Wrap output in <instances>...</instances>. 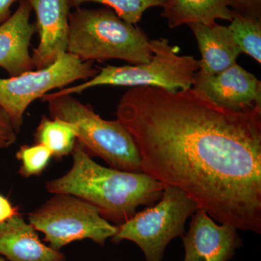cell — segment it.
<instances>
[{
    "mask_svg": "<svg viewBox=\"0 0 261 261\" xmlns=\"http://www.w3.org/2000/svg\"><path fill=\"white\" fill-rule=\"evenodd\" d=\"M116 115L142 173L182 190L214 221L261 232V106L233 111L194 88L137 87Z\"/></svg>",
    "mask_w": 261,
    "mask_h": 261,
    "instance_id": "obj_1",
    "label": "cell"
},
{
    "mask_svg": "<svg viewBox=\"0 0 261 261\" xmlns=\"http://www.w3.org/2000/svg\"><path fill=\"white\" fill-rule=\"evenodd\" d=\"M73 166L64 176L48 181L47 191L75 196L97 207L116 226L128 221L140 206L159 202L164 187L144 173L106 168L94 162L80 142L72 151Z\"/></svg>",
    "mask_w": 261,
    "mask_h": 261,
    "instance_id": "obj_2",
    "label": "cell"
},
{
    "mask_svg": "<svg viewBox=\"0 0 261 261\" xmlns=\"http://www.w3.org/2000/svg\"><path fill=\"white\" fill-rule=\"evenodd\" d=\"M149 42L142 29L123 20L111 8L80 7L70 13L67 53L81 61L118 59L143 64L152 57Z\"/></svg>",
    "mask_w": 261,
    "mask_h": 261,
    "instance_id": "obj_3",
    "label": "cell"
},
{
    "mask_svg": "<svg viewBox=\"0 0 261 261\" xmlns=\"http://www.w3.org/2000/svg\"><path fill=\"white\" fill-rule=\"evenodd\" d=\"M41 99L47 103L51 118L73 123L77 142L91 157L100 158L115 169L142 173L135 141L118 120L103 119L90 105L73 94L48 93Z\"/></svg>",
    "mask_w": 261,
    "mask_h": 261,
    "instance_id": "obj_4",
    "label": "cell"
},
{
    "mask_svg": "<svg viewBox=\"0 0 261 261\" xmlns=\"http://www.w3.org/2000/svg\"><path fill=\"white\" fill-rule=\"evenodd\" d=\"M152 57L148 63L123 66L107 65L99 68L93 78L84 83L53 92L55 95L80 94L99 86L152 87L168 91L191 88L200 61L188 56H179L180 48L172 46L166 38L150 40Z\"/></svg>",
    "mask_w": 261,
    "mask_h": 261,
    "instance_id": "obj_5",
    "label": "cell"
},
{
    "mask_svg": "<svg viewBox=\"0 0 261 261\" xmlns=\"http://www.w3.org/2000/svg\"><path fill=\"white\" fill-rule=\"evenodd\" d=\"M197 209L195 201L182 190L165 187L156 205L116 226L111 242L129 240L140 247L146 261H162L166 247L173 239L185 235L187 220Z\"/></svg>",
    "mask_w": 261,
    "mask_h": 261,
    "instance_id": "obj_6",
    "label": "cell"
},
{
    "mask_svg": "<svg viewBox=\"0 0 261 261\" xmlns=\"http://www.w3.org/2000/svg\"><path fill=\"white\" fill-rule=\"evenodd\" d=\"M54 197L29 214V224L44 234L54 250L89 239L99 245L112 238L117 226L103 219L97 207L75 196L55 194Z\"/></svg>",
    "mask_w": 261,
    "mask_h": 261,
    "instance_id": "obj_7",
    "label": "cell"
},
{
    "mask_svg": "<svg viewBox=\"0 0 261 261\" xmlns=\"http://www.w3.org/2000/svg\"><path fill=\"white\" fill-rule=\"evenodd\" d=\"M98 72L93 62H84L74 55L65 53L47 68L0 79V106L10 116L18 134L24 113L34 100L41 99L53 89H63L75 81L90 80Z\"/></svg>",
    "mask_w": 261,
    "mask_h": 261,
    "instance_id": "obj_8",
    "label": "cell"
},
{
    "mask_svg": "<svg viewBox=\"0 0 261 261\" xmlns=\"http://www.w3.org/2000/svg\"><path fill=\"white\" fill-rule=\"evenodd\" d=\"M181 238L185 248L184 261H228L243 245L238 228L218 225L202 209L195 211L188 232Z\"/></svg>",
    "mask_w": 261,
    "mask_h": 261,
    "instance_id": "obj_9",
    "label": "cell"
},
{
    "mask_svg": "<svg viewBox=\"0 0 261 261\" xmlns=\"http://www.w3.org/2000/svg\"><path fill=\"white\" fill-rule=\"evenodd\" d=\"M193 88L211 100L233 111L261 106V82L237 63L214 75L196 73Z\"/></svg>",
    "mask_w": 261,
    "mask_h": 261,
    "instance_id": "obj_10",
    "label": "cell"
},
{
    "mask_svg": "<svg viewBox=\"0 0 261 261\" xmlns=\"http://www.w3.org/2000/svg\"><path fill=\"white\" fill-rule=\"evenodd\" d=\"M35 12L39 43L33 49L35 70L53 64L67 53L69 34L70 5L68 0H27Z\"/></svg>",
    "mask_w": 261,
    "mask_h": 261,
    "instance_id": "obj_11",
    "label": "cell"
},
{
    "mask_svg": "<svg viewBox=\"0 0 261 261\" xmlns=\"http://www.w3.org/2000/svg\"><path fill=\"white\" fill-rule=\"evenodd\" d=\"M32 8L27 0H20L13 15L0 24V68L17 76L34 70L29 51L31 41L37 32L30 22Z\"/></svg>",
    "mask_w": 261,
    "mask_h": 261,
    "instance_id": "obj_12",
    "label": "cell"
},
{
    "mask_svg": "<svg viewBox=\"0 0 261 261\" xmlns=\"http://www.w3.org/2000/svg\"><path fill=\"white\" fill-rule=\"evenodd\" d=\"M0 256L8 261H66L64 254L41 242L20 214L0 223Z\"/></svg>",
    "mask_w": 261,
    "mask_h": 261,
    "instance_id": "obj_13",
    "label": "cell"
},
{
    "mask_svg": "<svg viewBox=\"0 0 261 261\" xmlns=\"http://www.w3.org/2000/svg\"><path fill=\"white\" fill-rule=\"evenodd\" d=\"M195 36L201 54L200 68L202 75L221 73L237 63L242 51L233 40L228 25L215 23L210 25H188Z\"/></svg>",
    "mask_w": 261,
    "mask_h": 261,
    "instance_id": "obj_14",
    "label": "cell"
},
{
    "mask_svg": "<svg viewBox=\"0 0 261 261\" xmlns=\"http://www.w3.org/2000/svg\"><path fill=\"white\" fill-rule=\"evenodd\" d=\"M161 16L173 29L182 25H210L217 20L231 21L233 12L225 0H166Z\"/></svg>",
    "mask_w": 261,
    "mask_h": 261,
    "instance_id": "obj_15",
    "label": "cell"
},
{
    "mask_svg": "<svg viewBox=\"0 0 261 261\" xmlns=\"http://www.w3.org/2000/svg\"><path fill=\"white\" fill-rule=\"evenodd\" d=\"M36 144L50 150L53 157L61 159L71 153L76 142L73 123L43 116L34 134Z\"/></svg>",
    "mask_w": 261,
    "mask_h": 261,
    "instance_id": "obj_16",
    "label": "cell"
},
{
    "mask_svg": "<svg viewBox=\"0 0 261 261\" xmlns=\"http://www.w3.org/2000/svg\"><path fill=\"white\" fill-rule=\"evenodd\" d=\"M228 25L233 40L242 53L261 63V18L243 16L233 12Z\"/></svg>",
    "mask_w": 261,
    "mask_h": 261,
    "instance_id": "obj_17",
    "label": "cell"
},
{
    "mask_svg": "<svg viewBox=\"0 0 261 261\" xmlns=\"http://www.w3.org/2000/svg\"><path fill=\"white\" fill-rule=\"evenodd\" d=\"M166 0H68L70 8H80L86 3H99L111 8L120 18L137 25L146 10L163 7Z\"/></svg>",
    "mask_w": 261,
    "mask_h": 261,
    "instance_id": "obj_18",
    "label": "cell"
},
{
    "mask_svg": "<svg viewBox=\"0 0 261 261\" xmlns=\"http://www.w3.org/2000/svg\"><path fill=\"white\" fill-rule=\"evenodd\" d=\"M51 157L50 150L41 144L21 146L16 153L17 159L21 161L19 173L27 178L40 175L47 167Z\"/></svg>",
    "mask_w": 261,
    "mask_h": 261,
    "instance_id": "obj_19",
    "label": "cell"
},
{
    "mask_svg": "<svg viewBox=\"0 0 261 261\" xmlns=\"http://www.w3.org/2000/svg\"><path fill=\"white\" fill-rule=\"evenodd\" d=\"M228 8L243 16L261 18V0H225Z\"/></svg>",
    "mask_w": 261,
    "mask_h": 261,
    "instance_id": "obj_20",
    "label": "cell"
},
{
    "mask_svg": "<svg viewBox=\"0 0 261 261\" xmlns=\"http://www.w3.org/2000/svg\"><path fill=\"white\" fill-rule=\"evenodd\" d=\"M17 132L10 116L0 106V149L7 148L16 142Z\"/></svg>",
    "mask_w": 261,
    "mask_h": 261,
    "instance_id": "obj_21",
    "label": "cell"
},
{
    "mask_svg": "<svg viewBox=\"0 0 261 261\" xmlns=\"http://www.w3.org/2000/svg\"><path fill=\"white\" fill-rule=\"evenodd\" d=\"M18 214V208L13 206L7 197L0 195V223L4 222Z\"/></svg>",
    "mask_w": 261,
    "mask_h": 261,
    "instance_id": "obj_22",
    "label": "cell"
},
{
    "mask_svg": "<svg viewBox=\"0 0 261 261\" xmlns=\"http://www.w3.org/2000/svg\"><path fill=\"white\" fill-rule=\"evenodd\" d=\"M17 0H0V24L10 16V8Z\"/></svg>",
    "mask_w": 261,
    "mask_h": 261,
    "instance_id": "obj_23",
    "label": "cell"
},
{
    "mask_svg": "<svg viewBox=\"0 0 261 261\" xmlns=\"http://www.w3.org/2000/svg\"><path fill=\"white\" fill-rule=\"evenodd\" d=\"M0 261H8L5 260V258L4 257L0 256Z\"/></svg>",
    "mask_w": 261,
    "mask_h": 261,
    "instance_id": "obj_24",
    "label": "cell"
}]
</instances>
